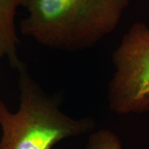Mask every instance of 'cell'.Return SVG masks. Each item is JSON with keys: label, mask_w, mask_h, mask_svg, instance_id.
<instances>
[{"label": "cell", "mask_w": 149, "mask_h": 149, "mask_svg": "<svg viewBox=\"0 0 149 149\" xmlns=\"http://www.w3.org/2000/svg\"><path fill=\"white\" fill-rule=\"evenodd\" d=\"M128 5L129 0H27L20 32L49 49L80 52L111 34Z\"/></svg>", "instance_id": "6da1fadb"}, {"label": "cell", "mask_w": 149, "mask_h": 149, "mask_svg": "<svg viewBox=\"0 0 149 149\" xmlns=\"http://www.w3.org/2000/svg\"><path fill=\"white\" fill-rule=\"evenodd\" d=\"M17 70L20 91L17 111H10L0 100V149H52L64 139L94 131V119H76L64 113L23 63Z\"/></svg>", "instance_id": "7a4b0ae2"}, {"label": "cell", "mask_w": 149, "mask_h": 149, "mask_svg": "<svg viewBox=\"0 0 149 149\" xmlns=\"http://www.w3.org/2000/svg\"><path fill=\"white\" fill-rule=\"evenodd\" d=\"M114 67L107 100L117 114L149 112V27L135 22L112 56Z\"/></svg>", "instance_id": "3957f363"}, {"label": "cell", "mask_w": 149, "mask_h": 149, "mask_svg": "<svg viewBox=\"0 0 149 149\" xmlns=\"http://www.w3.org/2000/svg\"><path fill=\"white\" fill-rule=\"evenodd\" d=\"M27 0H0V61L7 58L12 68L17 70L22 63L17 55L20 40L17 34V10L24 7Z\"/></svg>", "instance_id": "277c9868"}, {"label": "cell", "mask_w": 149, "mask_h": 149, "mask_svg": "<svg viewBox=\"0 0 149 149\" xmlns=\"http://www.w3.org/2000/svg\"><path fill=\"white\" fill-rule=\"evenodd\" d=\"M86 149H124L122 142L113 131L101 128L92 131L88 139Z\"/></svg>", "instance_id": "5b68a950"}]
</instances>
